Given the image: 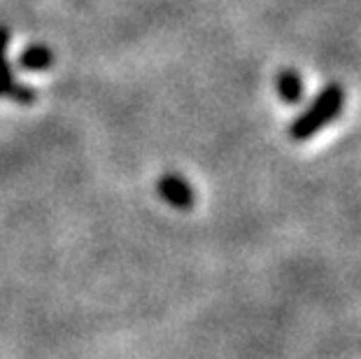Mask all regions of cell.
I'll use <instances>...</instances> for the list:
<instances>
[{"label":"cell","instance_id":"1","mask_svg":"<svg viewBox=\"0 0 361 359\" xmlns=\"http://www.w3.org/2000/svg\"><path fill=\"white\" fill-rule=\"evenodd\" d=\"M343 103H345V91L341 84L338 82L326 84V87L314 96V101L308 105V108L289 124V128H287L289 138L296 142L314 138L322 128L338 119V114L343 110Z\"/></svg>","mask_w":361,"mask_h":359},{"label":"cell","instance_id":"2","mask_svg":"<svg viewBox=\"0 0 361 359\" xmlns=\"http://www.w3.org/2000/svg\"><path fill=\"white\" fill-rule=\"evenodd\" d=\"M7 42H10V30L5 26H0V98H10L14 103L28 105L37 98V91L33 87H24V84H19L14 80L12 68L7 66V61H5Z\"/></svg>","mask_w":361,"mask_h":359},{"label":"cell","instance_id":"3","mask_svg":"<svg viewBox=\"0 0 361 359\" xmlns=\"http://www.w3.org/2000/svg\"><path fill=\"white\" fill-rule=\"evenodd\" d=\"M157 192L168 205H173V208H178V210H191L196 203V194H194V189H191V185L182 175H175V173H166L164 178H159Z\"/></svg>","mask_w":361,"mask_h":359},{"label":"cell","instance_id":"4","mask_svg":"<svg viewBox=\"0 0 361 359\" xmlns=\"http://www.w3.org/2000/svg\"><path fill=\"white\" fill-rule=\"evenodd\" d=\"M275 87H278L280 98L287 105H296L301 103L303 98V80L294 68H284L278 73V80H275Z\"/></svg>","mask_w":361,"mask_h":359},{"label":"cell","instance_id":"5","mask_svg":"<svg viewBox=\"0 0 361 359\" xmlns=\"http://www.w3.org/2000/svg\"><path fill=\"white\" fill-rule=\"evenodd\" d=\"M19 66L26 71H44V68L54 66V51L44 44H30L19 56Z\"/></svg>","mask_w":361,"mask_h":359}]
</instances>
